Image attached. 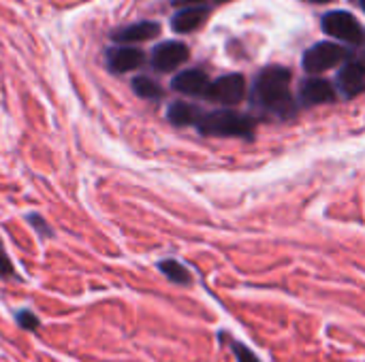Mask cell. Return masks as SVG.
Instances as JSON below:
<instances>
[{"instance_id":"cell-1","label":"cell","mask_w":365,"mask_h":362,"mask_svg":"<svg viewBox=\"0 0 365 362\" xmlns=\"http://www.w3.org/2000/svg\"><path fill=\"white\" fill-rule=\"evenodd\" d=\"M289 85L291 70L284 66H269L255 81V102L267 113L289 119L295 115V98Z\"/></svg>"},{"instance_id":"cell-2","label":"cell","mask_w":365,"mask_h":362,"mask_svg":"<svg viewBox=\"0 0 365 362\" xmlns=\"http://www.w3.org/2000/svg\"><path fill=\"white\" fill-rule=\"evenodd\" d=\"M197 128L205 137H240V139H252L255 137L252 117L237 113L233 109H220V111L203 113Z\"/></svg>"},{"instance_id":"cell-3","label":"cell","mask_w":365,"mask_h":362,"mask_svg":"<svg viewBox=\"0 0 365 362\" xmlns=\"http://www.w3.org/2000/svg\"><path fill=\"white\" fill-rule=\"evenodd\" d=\"M349 58H351V53L346 47L331 43V41H321V43H314L310 49H306L302 62L308 73L317 75V73H325V70L346 62Z\"/></svg>"},{"instance_id":"cell-4","label":"cell","mask_w":365,"mask_h":362,"mask_svg":"<svg viewBox=\"0 0 365 362\" xmlns=\"http://www.w3.org/2000/svg\"><path fill=\"white\" fill-rule=\"evenodd\" d=\"M323 30L327 36L340 38L344 43H364V28L349 11H331L323 17Z\"/></svg>"},{"instance_id":"cell-5","label":"cell","mask_w":365,"mask_h":362,"mask_svg":"<svg viewBox=\"0 0 365 362\" xmlns=\"http://www.w3.org/2000/svg\"><path fill=\"white\" fill-rule=\"evenodd\" d=\"M246 96V81L240 73L218 77L216 81L210 83L205 98L220 102V105H237Z\"/></svg>"},{"instance_id":"cell-6","label":"cell","mask_w":365,"mask_h":362,"mask_svg":"<svg viewBox=\"0 0 365 362\" xmlns=\"http://www.w3.org/2000/svg\"><path fill=\"white\" fill-rule=\"evenodd\" d=\"M188 60V47L182 41H165L152 49V68L158 73H171Z\"/></svg>"},{"instance_id":"cell-7","label":"cell","mask_w":365,"mask_h":362,"mask_svg":"<svg viewBox=\"0 0 365 362\" xmlns=\"http://www.w3.org/2000/svg\"><path fill=\"white\" fill-rule=\"evenodd\" d=\"M336 85L338 90L353 98L365 92V64L364 62H346L336 77Z\"/></svg>"},{"instance_id":"cell-8","label":"cell","mask_w":365,"mask_h":362,"mask_svg":"<svg viewBox=\"0 0 365 362\" xmlns=\"http://www.w3.org/2000/svg\"><path fill=\"white\" fill-rule=\"evenodd\" d=\"M145 62V55L137 47H113L107 51V66L111 73H130Z\"/></svg>"},{"instance_id":"cell-9","label":"cell","mask_w":365,"mask_h":362,"mask_svg":"<svg viewBox=\"0 0 365 362\" xmlns=\"http://www.w3.org/2000/svg\"><path fill=\"white\" fill-rule=\"evenodd\" d=\"M210 79L203 70L199 68H190V70H182L173 77L171 81V87L175 92H182V94H188V96H205L207 94V87H210Z\"/></svg>"},{"instance_id":"cell-10","label":"cell","mask_w":365,"mask_h":362,"mask_svg":"<svg viewBox=\"0 0 365 362\" xmlns=\"http://www.w3.org/2000/svg\"><path fill=\"white\" fill-rule=\"evenodd\" d=\"M299 100L304 105H323L336 100V87L327 79H306L299 87Z\"/></svg>"},{"instance_id":"cell-11","label":"cell","mask_w":365,"mask_h":362,"mask_svg":"<svg viewBox=\"0 0 365 362\" xmlns=\"http://www.w3.org/2000/svg\"><path fill=\"white\" fill-rule=\"evenodd\" d=\"M207 15H210V4H188L186 9L178 11L171 17V28L180 34L192 32L207 19Z\"/></svg>"},{"instance_id":"cell-12","label":"cell","mask_w":365,"mask_h":362,"mask_svg":"<svg viewBox=\"0 0 365 362\" xmlns=\"http://www.w3.org/2000/svg\"><path fill=\"white\" fill-rule=\"evenodd\" d=\"M160 26L156 21H139V23H130L126 28H120L113 32V41L118 43H141V41H150L154 36H158Z\"/></svg>"},{"instance_id":"cell-13","label":"cell","mask_w":365,"mask_h":362,"mask_svg":"<svg viewBox=\"0 0 365 362\" xmlns=\"http://www.w3.org/2000/svg\"><path fill=\"white\" fill-rule=\"evenodd\" d=\"M201 117H203V111L199 107L190 105V102H184V100H175L167 109V119L173 126H180V128H184V126H197Z\"/></svg>"},{"instance_id":"cell-14","label":"cell","mask_w":365,"mask_h":362,"mask_svg":"<svg viewBox=\"0 0 365 362\" xmlns=\"http://www.w3.org/2000/svg\"><path fill=\"white\" fill-rule=\"evenodd\" d=\"M158 271H160L169 282L180 284V286H188V284L192 282L190 271H188L182 262H178V260H173V258L160 260V262H158Z\"/></svg>"},{"instance_id":"cell-15","label":"cell","mask_w":365,"mask_h":362,"mask_svg":"<svg viewBox=\"0 0 365 362\" xmlns=\"http://www.w3.org/2000/svg\"><path fill=\"white\" fill-rule=\"evenodd\" d=\"M133 92L139 98H145V100H158V98H163V87L154 79L143 77V75L133 79Z\"/></svg>"},{"instance_id":"cell-16","label":"cell","mask_w":365,"mask_h":362,"mask_svg":"<svg viewBox=\"0 0 365 362\" xmlns=\"http://www.w3.org/2000/svg\"><path fill=\"white\" fill-rule=\"evenodd\" d=\"M229 346H231V350H233L237 362H261L257 358V354H255L248 346H244V344H240V341H233V339H229Z\"/></svg>"},{"instance_id":"cell-17","label":"cell","mask_w":365,"mask_h":362,"mask_svg":"<svg viewBox=\"0 0 365 362\" xmlns=\"http://www.w3.org/2000/svg\"><path fill=\"white\" fill-rule=\"evenodd\" d=\"M17 324H19L24 331H36V329L41 326L38 318H36L32 312H28V309H24V312L17 314Z\"/></svg>"},{"instance_id":"cell-18","label":"cell","mask_w":365,"mask_h":362,"mask_svg":"<svg viewBox=\"0 0 365 362\" xmlns=\"http://www.w3.org/2000/svg\"><path fill=\"white\" fill-rule=\"evenodd\" d=\"M28 222L36 228V233H38L41 237H51V235H53V230L49 228V224H47L41 215L32 213V215H28Z\"/></svg>"},{"instance_id":"cell-19","label":"cell","mask_w":365,"mask_h":362,"mask_svg":"<svg viewBox=\"0 0 365 362\" xmlns=\"http://www.w3.org/2000/svg\"><path fill=\"white\" fill-rule=\"evenodd\" d=\"M13 275H15V269H13V265H11V260H9V256L4 252V245L0 241V277L6 280V277H13Z\"/></svg>"},{"instance_id":"cell-20","label":"cell","mask_w":365,"mask_h":362,"mask_svg":"<svg viewBox=\"0 0 365 362\" xmlns=\"http://www.w3.org/2000/svg\"><path fill=\"white\" fill-rule=\"evenodd\" d=\"M207 2H225V0H173L175 6H188V4H207Z\"/></svg>"},{"instance_id":"cell-21","label":"cell","mask_w":365,"mask_h":362,"mask_svg":"<svg viewBox=\"0 0 365 362\" xmlns=\"http://www.w3.org/2000/svg\"><path fill=\"white\" fill-rule=\"evenodd\" d=\"M310 2H319V4H325V2H331V0H310Z\"/></svg>"},{"instance_id":"cell-22","label":"cell","mask_w":365,"mask_h":362,"mask_svg":"<svg viewBox=\"0 0 365 362\" xmlns=\"http://www.w3.org/2000/svg\"><path fill=\"white\" fill-rule=\"evenodd\" d=\"M361 9H364V11H365V0H361Z\"/></svg>"}]
</instances>
